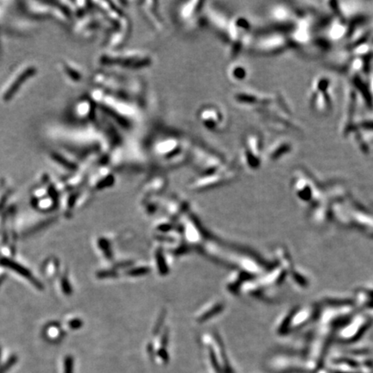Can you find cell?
Masks as SVG:
<instances>
[{"mask_svg": "<svg viewBox=\"0 0 373 373\" xmlns=\"http://www.w3.org/2000/svg\"><path fill=\"white\" fill-rule=\"evenodd\" d=\"M103 66H117L122 68H142L152 63V58L147 53L142 51L106 53L99 59Z\"/></svg>", "mask_w": 373, "mask_h": 373, "instance_id": "cell-1", "label": "cell"}, {"mask_svg": "<svg viewBox=\"0 0 373 373\" xmlns=\"http://www.w3.org/2000/svg\"><path fill=\"white\" fill-rule=\"evenodd\" d=\"M182 151V142L176 138L163 139L156 143L154 146L155 155L164 160H173V158L179 156Z\"/></svg>", "mask_w": 373, "mask_h": 373, "instance_id": "cell-2", "label": "cell"}, {"mask_svg": "<svg viewBox=\"0 0 373 373\" xmlns=\"http://www.w3.org/2000/svg\"><path fill=\"white\" fill-rule=\"evenodd\" d=\"M198 120L206 129L213 131L222 122V113L215 105H207L200 107L197 112Z\"/></svg>", "mask_w": 373, "mask_h": 373, "instance_id": "cell-3", "label": "cell"}, {"mask_svg": "<svg viewBox=\"0 0 373 373\" xmlns=\"http://www.w3.org/2000/svg\"><path fill=\"white\" fill-rule=\"evenodd\" d=\"M0 265L1 266H5L7 268H9L13 271V272H17L18 274L21 275L23 278L28 279L31 284L34 285L35 287L37 289H43V285L41 284L39 281L37 280V278L33 277V275L31 274V272L29 271L28 269L25 268L24 266L19 265L18 263L13 261L12 259H7V258H3V259H0Z\"/></svg>", "mask_w": 373, "mask_h": 373, "instance_id": "cell-4", "label": "cell"}, {"mask_svg": "<svg viewBox=\"0 0 373 373\" xmlns=\"http://www.w3.org/2000/svg\"><path fill=\"white\" fill-rule=\"evenodd\" d=\"M75 112L81 119L89 120L95 113V102L91 99H82L75 105Z\"/></svg>", "mask_w": 373, "mask_h": 373, "instance_id": "cell-5", "label": "cell"}, {"mask_svg": "<svg viewBox=\"0 0 373 373\" xmlns=\"http://www.w3.org/2000/svg\"><path fill=\"white\" fill-rule=\"evenodd\" d=\"M63 330L58 324H48L44 329V337L50 342H58L63 338Z\"/></svg>", "mask_w": 373, "mask_h": 373, "instance_id": "cell-6", "label": "cell"}, {"mask_svg": "<svg viewBox=\"0 0 373 373\" xmlns=\"http://www.w3.org/2000/svg\"><path fill=\"white\" fill-rule=\"evenodd\" d=\"M113 176L111 173L108 170H104V171H100L98 174V176L94 177V179L92 181V184L95 188H103L111 185L113 182Z\"/></svg>", "mask_w": 373, "mask_h": 373, "instance_id": "cell-7", "label": "cell"}, {"mask_svg": "<svg viewBox=\"0 0 373 373\" xmlns=\"http://www.w3.org/2000/svg\"><path fill=\"white\" fill-rule=\"evenodd\" d=\"M201 2H189V3L184 4V6L182 7V9L180 11V15L182 17V19L186 20V19H190L192 17H194L198 11L200 10V6H201Z\"/></svg>", "mask_w": 373, "mask_h": 373, "instance_id": "cell-8", "label": "cell"}, {"mask_svg": "<svg viewBox=\"0 0 373 373\" xmlns=\"http://www.w3.org/2000/svg\"><path fill=\"white\" fill-rule=\"evenodd\" d=\"M59 269V262L55 258L48 259L43 266V273L47 279H52L57 274Z\"/></svg>", "mask_w": 373, "mask_h": 373, "instance_id": "cell-9", "label": "cell"}, {"mask_svg": "<svg viewBox=\"0 0 373 373\" xmlns=\"http://www.w3.org/2000/svg\"><path fill=\"white\" fill-rule=\"evenodd\" d=\"M62 373H74V361L71 355H67L62 361Z\"/></svg>", "mask_w": 373, "mask_h": 373, "instance_id": "cell-10", "label": "cell"}, {"mask_svg": "<svg viewBox=\"0 0 373 373\" xmlns=\"http://www.w3.org/2000/svg\"><path fill=\"white\" fill-rule=\"evenodd\" d=\"M18 361V357L16 355H13L11 356L8 360L6 361L3 364H0V373H7L9 371L12 367L17 363Z\"/></svg>", "mask_w": 373, "mask_h": 373, "instance_id": "cell-11", "label": "cell"}, {"mask_svg": "<svg viewBox=\"0 0 373 373\" xmlns=\"http://www.w3.org/2000/svg\"><path fill=\"white\" fill-rule=\"evenodd\" d=\"M52 220L53 219H47V220H44L43 222H41L40 224H38V225H36V226H33L32 228L30 229L29 231H27V232H26L25 234H33L34 232L40 231V230H42L43 227H46L47 225H50V223L52 222Z\"/></svg>", "mask_w": 373, "mask_h": 373, "instance_id": "cell-12", "label": "cell"}, {"mask_svg": "<svg viewBox=\"0 0 373 373\" xmlns=\"http://www.w3.org/2000/svg\"><path fill=\"white\" fill-rule=\"evenodd\" d=\"M61 286H62V290L66 295L71 293L72 289L69 282H68V278L66 276H63V278L61 279Z\"/></svg>", "mask_w": 373, "mask_h": 373, "instance_id": "cell-13", "label": "cell"}, {"mask_svg": "<svg viewBox=\"0 0 373 373\" xmlns=\"http://www.w3.org/2000/svg\"><path fill=\"white\" fill-rule=\"evenodd\" d=\"M80 326H81V322L78 319H74L72 321H68V327L72 328V329H77Z\"/></svg>", "mask_w": 373, "mask_h": 373, "instance_id": "cell-14", "label": "cell"}, {"mask_svg": "<svg viewBox=\"0 0 373 373\" xmlns=\"http://www.w3.org/2000/svg\"><path fill=\"white\" fill-rule=\"evenodd\" d=\"M5 278H6V276L4 274H0V285H1V284L3 283V281L5 280Z\"/></svg>", "mask_w": 373, "mask_h": 373, "instance_id": "cell-15", "label": "cell"}, {"mask_svg": "<svg viewBox=\"0 0 373 373\" xmlns=\"http://www.w3.org/2000/svg\"><path fill=\"white\" fill-rule=\"evenodd\" d=\"M0 361H1V348H0Z\"/></svg>", "mask_w": 373, "mask_h": 373, "instance_id": "cell-16", "label": "cell"}]
</instances>
